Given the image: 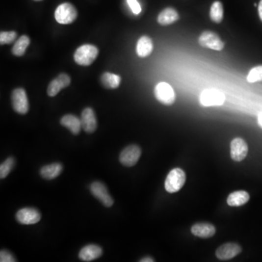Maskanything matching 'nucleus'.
<instances>
[{
    "label": "nucleus",
    "instance_id": "1",
    "mask_svg": "<svg viewBox=\"0 0 262 262\" xmlns=\"http://www.w3.org/2000/svg\"><path fill=\"white\" fill-rule=\"evenodd\" d=\"M99 48L95 45L86 44L79 47L74 54V59L79 65H91L99 55Z\"/></svg>",
    "mask_w": 262,
    "mask_h": 262
},
{
    "label": "nucleus",
    "instance_id": "2",
    "mask_svg": "<svg viewBox=\"0 0 262 262\" xmlns=\"http://www.w3.org/2000/svg\"><path fill=\"white\" fill-rule=\"evenodd\" d=\"M186 182V174L181 168L171 170L165 182V190L169 193L179 192Z\"/></svg>",
    "mask_w": 262,
    "mask_h": 262
},
{
    "label": "nucleus",
    "instance_id": "3",
    "mask_svg": "<svg viewBox=\"0 0 262 262\" xmlns=\"http://www.w3.org/2000/svg\"><path fill=\"white\" fill-rule=\"evenodd\" d=\"M78 13L76 7L66 2L60 4L55 11V19L56 22L61 24H70L75 22L78 18Z\"/></svg>",
    "mask_w": 262,
    "mask_h": 262
},
{
    "label": "nucleus",
    "instance_id": "4",
    "mask_svg": "<svg viewBox=\"0 0 262 262\" xmlns=\"http://www.w3.org/2000/svg\"><path fill=\"white\" fill-rule=\"evenodd\" d=\"M199 101L200 105L205 107L221 106L225 101V96L216 89H206L200 93Z\"/></svg>",
    "mask_w": 262,
    "mask_h": 262
},
{
    "label": "nucleus",
    "instance_id": "5",
    "mask_svg": "<svg viewBox=\"0 0 262 262\" xmlns=\"http://www.w3.org/2000/svg\"><path fill=\"white\" fill-rule=\"evenodd\" d=\"M155 98L159 103L170 106L176 101V94L173 87L167 82H159L154 90Z\"/></svg>",
    "mask_w": 262,
    "mask_h": 262
},
{
    "label": "nucleus",
    "instance_id": "6",
    "mask_svg": "<svg viewBox=\"0 0 262 262\" xmlns=\"http://www.w3.org/2000/svg\"><path fill=\"white\" fill-rule=\"evenodd\" d=\"M12 106L18 114H26L29 109L26 92L22 87L13 90L11 95Z\"/></svg>",
    "mask_w": 262,
    "mask_h": 262
},
{
    "label": "nucleus",
    "instance_id": "7",
    "mask_svg": "<svg viewBox=\"0 0 262 262\" xmlns=\"http://www.w3.org/2000/svg\"><path fill=\"white\" fill-rule=\"evenodd\" d=\"M198 43L203 48H209L214 51H222L224 48V43L219 36L211 31H205L200 34Z\"/></svg>",
    "mask_w": 262,
    "mask_h": 262
},
{
    "label": "nucleus",
    "instance_id": "8",
    "mask_svg": "<svg viewBox=\"0 0 262 262\" xmlns=\"http://www.w3.org/2000/svg\"><path fill=\"white\" fill-rule=\"evenodd\" d=\"M90 192L105 207L110 208L114 204V200L109 195L107 188L100 182H95L90 185Z\"/></svg>",
    "mask_w": 262,
    "mask_h": 262
},
{
    "label": "nucleus",
    "instance_id": "9",
    "mask_svg": "<svg viewBox=\"0 0 262 262\" xmlns=\"http://www.w3.org/2000/svg\"><path fill=\"white\" fill-rule=\"evenodd\" d=\"M141 155V150L138 146L130 145L122 151L120 161L124 166L132 167L138 162Z\"/></svg>",
    "mask_w": 262,
    "mask_h": 262
},
{
    "label": "nucleus",
    "instance_id": "10",
    "mask_svg": "<svg viewBox=\"0 0 262 262\" xmlns=\"http://www.w3.org/2000/svg\"><path fill=\"white\" fill-rule=\"evenodd\" d=\"M16 218L20 224L30 225L38 223L41 219V214L37 209L24 208L17 212Z\"/></svg>",
    "mask_w": 262,
    "mask_h": 262
},
{
    "label": "nucleus",
    "instance_id": "11",
    "mask_svg": "<svg viewBox=\"0 0 262 262\" xmlns=\"http://www.w3.org/2000/svg\"><path fill=\"white\" fill-rule=\"evenodd\" d=\"M248 147L246 142L242 138H236L230 144V155L236 162H240L246 157Z\"/></svg>",
    "mask_w": 262,
    "mask_h": 262
},
{
    "label": "nucleus",
    "instance_id": "12",
    "mask_svg": "<svg viewBox=\"0 0 262 262\" xmlns=\"http://www.w3.org/2000/svg\"><path fill=\"white\" fill-rule=\"evenodd\" d=\"M242 251V248L238 244L229 242L221 245L216 251V257L219 260H230L237 257Z\"/></svg>",
    "mask_w": 262,
    "mask_h": 262
},
{
    "label": "nucleus",
    "instance_id": "13",
    "mask_svg": "<svg viewBox=\"0 0 262 262\" xmlns=\"http://www.w3.org/2000/svg\"><path fill=\"white\" fill-rule=\"evenodd\" d=\"M71 78L67 74L62 73L50 82L48 87V95L50 97L56 96L62 89L69 86Z\"/></svg>",
    "mask_w": 262,
    "mask_h": 262
},
{
    "label": "nucleus",
    "instance_id": "14",
    "mask_svg": "<svg viewBox=\"0 0 262 262\" xmlns=\"http://www.w3.org/2000/svg\"><path fill=\"white\" fill-rule=\"evenodd\" d=\"M82 129L87 133H92L97 129V119L93 109L90 107L85 108L81 114Z\"/></svg>",
    "mask_w": 262,
    "mask_h": 262
},
{
    "label": "nucleus",
    "instance_id": "15",
    "mask_svg": "<svg viewBox=\"0 0 262 262\" xmlns=\"http://www.w3.org/2000/svg\"><path fill=\"white\" fill-rule=\"evenodd\" d=\"M194 236L200 238H209L213 237L216 233V228L210 223H197L191 228Z\"/></svg>",
    "mask_w": 262,
    "mask_h": 262
},
{
    "label": "nucleus",
    "instance_id": "16",
    "mask_svg": "<svg viewBox=\"0 0 262 262\" xmlns=\"http://www.w3.org/2000/svg\"><path fill=\"white\" fill-rule=\"evenodd\" d=\"M103 254V250L97 245H88L79 251V258L83 262H91L100 258Z\"/></svg>",
    "mask_w": 262,
    "mask_h": 262
},
{
    "label": "nucleus",
    "instance_id": "17",
    "mask_svg": "<svg viewBox=\"0 0 262 262\" xmlns=\"http://www.w3.org/2000/svg\"><path fill=\"white\" fill-rule=\"evenodd\" d=\"M61 126L69 129L74 135H78L82 129L80 119L73 114H66L60 120Z\"/></svg>",
    "mask_w": 262,
    "mask_h": 262
},
{
    "label": "nucleus",
    "instance_id": "18",
    "mask_svg": "<svg viewBox=\"0 0 262 262\" xmlns=\"http://www.w3.org/2000/svg\"><path fill=\"white\" fill-rule=\"evenodd\" d=\"M153 48L154 45L152 39L148 36H142L137 42V55L141 58H145L152 53Z\"/></svg>",
    "mask_w": 262,
    "mask_h": 262
},
{
    "label": "nucleus",
    "instance_id": "19",
    "mask_svg": "<svg viewBox=\"0 0 262 262\" xmlns=\"http://www.w3.org/2000/svg\"><path fill=\"white\" fill-rule=\"evenodd\" d=\"M179 19L178 12L173 7H167L159 13L157 22L162 26H168L177 22Z\"/></svg>",
    "mask_w": 262,
    "mask_h": 262
},
{
    "label": "nucleus",
    "instance_id": "20",
    "mask_svg": "<svg viewBox=\"0 0 262 262\" xmlns=\"http://www.w3.org/2000/svg\"><path fill=\"white\" fill-rule=\"evenodd\" d=\"M250 195L244 190L236 191L230 194L227 197V204L231 207H239L248 203Z\"/></svg>",
    "mask_w": 262,
    "mask_h": 262
},
{
    "label": "nucleus",
    "instance_id": "21",
    "mask_svg": "<svg viewBox=\"0 0 262 262\" xmlns=\"http://www.w3.org/2000/svg\"><path fill=\"white\" fill-rule=\"evenodd\" d=\"M62 171V165L56 162V163H52L43 167L40 170V175L43 179L51 180V179L58 177Z\"/></svg>",
    "mask_w": 262,
    "mask_h": 262
},
{
    "label": "nucleus",
    "instance_id": "22",
    "mask_svg": "<svg viewBox=\"0 0 262 262\" xmlns=\"http://www.w3.org/2000/svg\"><path fill=\"white\" fill-rule=\"evenodd\" d=\"M101 82L105 88L116 89L121 83V77L110 72H105L101 77Z\"/></svg>",
    "mask_w": 262,
    "mask_h": 262
},
{
    "label": "nucleus",
    "instance_id": "23",
    "mask_svg": "<svg viewBox=\"0 0 262 262\" xmlns=\"http://www.w3.org/2000/svg\"><path fill=\"white\" fill-rule=\"evenodd\" d=\"M30 39L28 36L23 35L19 37L12 48V53L15 56L21 57L24 55L27 48L30 44Z\"/></svg>",
    "mask_w": 262,
    "mask_h": 262
},
{
    "label": "nucleus",
    "instance_id": "24",
    "mask_svg": "<svg viewBox=\"0 0 262 262\" xmlns=\"http://www.w3.org/2000/svg\"><path fill=\"white\" fill-rule=\"evenodd\" d=\"M210 18L212 22L220 24L224 19V7L222 3L216 1L212 4L210 10Z\"/></svg>",
    "mask_w": 262,
    "mask_h": 262
},
{
    "label": "nucleus",
    "instance_id": "25",
    "mask_svg": "<svg viewBox=\"0 0 262 262\" xmlns=\"http://www.w3.org/2000/svg\"><path fill=\"white\" fill-rule=\"evenodd\" d=\"M15 159L12 157L7 158L4 162L0 165V178L1 179H5L8 174L11 172L15 165Z\"/></svg>",
    "mask_w": 262,
    "mask_h": 262
},
{
    "label": "nucleus",
    "instance_id": "26",
    "mask_svg": "<svg viewBox=\"0 0 262 262\" xmlns=\"http://www.w3.org/2000/svg\"><path fill=\"white\" fill-rule=\"evenodd\" d=\"M247 80L251 83L262 82V65L253 68L248 73Z\"/></svg>",
    "mask_w": 262,
    "mask_h": 262
},
{
    "label": "nucleus",
    "instance_id": "27",
    "mask_svg": "<svg viewBox=\"0 0 262 262\" xmlns=\"http://www.w3.org/2000/svg\"><path fill=\"white\" fill-rule=\"evenodd\" d=\"M17 37V33L14 31H1L0 33V44L9 45L13 43Z\"/></svg>",
    "mask_w": 262,
    "mask_h": 262
},
{
    "label": "nucleus",
    "instance_id": "28",
    "mask_svg": "<svg viewBox=\"0 0 262 262\" xmlns=\"http://www.w3.org/2000/svg\"><path fill=\"white\" fill-rule=\"evenodd\" d=\"M0 262H15L17 260L13 257V254L7 250H1L0 252Z\"/></svg>",
    "mask_w": 262,
    "mask_h": 262
},
{
    "label": "nucleus",
    "instance_id": "29",
    "mask_svg": "<svg viewBox=\"0 0 262 262\" xmlns=\"http://www.w3.org/2000/svg\"><path fill=\"white\" fill-rule=\"evenodd\" d=\"M128 4L135 15H138L141 12V7L137 0H127Z\"/></svg>",
    "mask_w": 262,
    "mask_h": 262
},
{
    "label": "nucleus",
    "instance_id": "30",
    "mask_svg": "<svg viewBox=\"0 0 262 262\" xmlns=\"http://www.w3.org/2000/svg\"><path fill=\"white\" fill-rule=\"evenodd\" d=\"M258 10L259 15H260V18L262 22V0L260 1V4H259Z\"/></svg>",
    "mask_w": 262,
    "mask_h": 262
},
{
    "label": "nucleus",
    "instance_id": "31",
    "mask_svg": "<svg viewBox=\"0 0 262 262\" xmlns=\"http://www.w3.org/2000/svg\"><path fill=\"white\" fill-rule=\"evenodd\" d=\"M140 262H155V260H153V258H151V257H144V258H143L142 260H140Z\"/></svg>",
    "mask_w": 262,
    "mask_h": 262
},
{
    "label": "nucleus",
    "instance_id": "32",
    "mask_svg": "<svg viewBox=\"0 0 262 262\" xmlns=\"http://www.w3.org/2000/svg\"><path fill=\"white\" fill-rule=\"evenodd\" d=\"M258 123L259 125H260V127H261L262 129V112L260 113V114H259Z\"/></svg>",
    "mask_w": 262,
    "mask_h": 262
},
{
    "label": "nucleus",
    "instance_id": "33",
    "mask_svg": "<svg viewBox=\"0 0 262 262\" xmlns=\"http://www.w3.org/2000/svg\"><path fill=\"white\" fill-rule=\"evenodd\" d=\"M34 1H42V0H34Z\"/></svg>",
    "mask_w": 262,
    "mask_h": 262
}]
</instances>
